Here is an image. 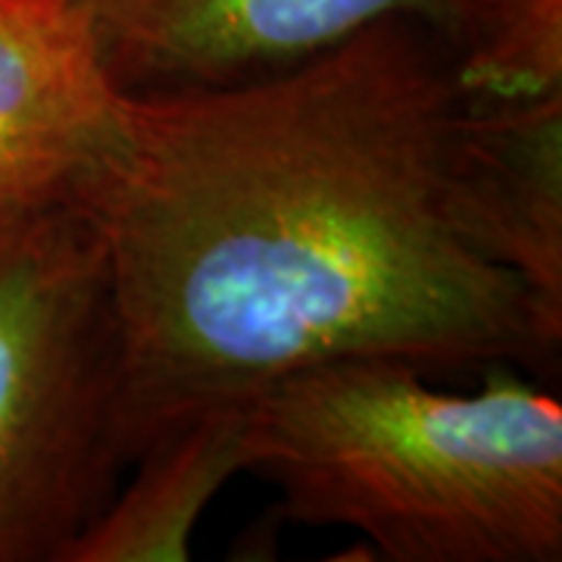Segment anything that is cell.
Returning a JSON list of instances; mask_svg holds the SVG:
<instances>
[{
    "instance_id": "8992f818",
    "label": "cell",
    "mask_w": 562,
    "mask_h": 562,
    "mask_svg": "<svg viewBox=\"0 0 562 562\" xmlns=\"http://www.w3.org/2000/svg\"><path fill=\"white\" fill-rule=\"evenodd\" d=\"M472 181L497 260L562 306V88L479 98Z\"/></svg>"
},
{
    "instance_id": "6da1fadb",
    "label": "cell",
    "mask_w": 562,
    "mask_h": 562,
    "mask_svg": "<svg viewBox=\"0 0 562 562\" xmlns=\"http://www.w3.org/2000/svg\"><path fill=\"white\" fill-rule=\"evenodd\" d=\"M475 94L409 16L284 69L122 101L72 191L122 331V443L347 357L547 366L562 306L506 269L472 181Z\"/></svg>"
},
{
    "instance_id": "ba28073f",
    "label": "cell",
    "mask_w": 562,
    "mask_h": 562,
    "mask_svg": "<svg viewBox=\"0 0 562 562\" xmlns=\"http://www.w3.org/2000/svg\"><path fill=\"white\" fill-rule=\"evenodd\" d=\"M465 91L525 98L562 88V0H441Z\"/></svg>"
},
{
    "instance_id": "277c9868",
    "label": "cell",
    "mask_w": 562,
    "mask_h": 562,
    "mask_svg": "<svg viewBox=\"0 0 562 562\" xmlns=\"http://www.w3.org/2000/svg\"><path fill=\"white\" fill-rule=\"evenodd\" d=\"M122 91L254 79L372 22L409 16L447 35L441 0H79Z\"/></svg>"
},
{
    "instance_id": "3957f363",
    "label": "cell",
    "mask_w": 562,
    "mask_h": 562,
    "mask_svg": "<svg viewBox=\"0 0 562 562\" xmlns=\"http://www.w3.org/2000/svg\"><path fill=\"white\" fill-rule=\"evenodd\" d=\"M125 465L101 235L76 194L0 198V562H66Z\"/></svg>"
},
{
    "instance_id": "7a4b0ae2",
    "label": "cell",
    "mask_w": 562,
    "mask_h": 562,
    "mask_svg": "<svg viewBox=\"0 0 562 562\" xmlns=\"http://www.w3.org/2000/svg\"><path fill=\"white\" fill-rule=\"evenodd\" d=\"M244 469L391 562L562 560V406L513 366L472 394L384 357L297 369L244 403Z\"/></svg>"
},
{
    "instance_id": "5b68a950",
    "label": "cell",
    "mask_w": 562,
    "mask_h": 562,
    "mask_svg": "<svg viewBox=\"0 0 562 562\" xmlns=\"http://www.w3.org/2000/svg\"><path fill=\"white\" fill-rule=\"evenodd\" d=\"M122 101L79 0H0V198L72 194L120 144Z\"/></svg>"
},
{
    "instance_id": "52a82bcc",
    "label": "cell",
    "mask_w": 562,
    "mask_h": 562,
    "mask_svg": "<svg viewBox=\"0 0 562 562\" xmlns=\"http://www.w3.org/2000/svg\"><path fill=\"white\" fill-rule=\"evenodd\" d=\"M138 472L72 541L66 562H184L203 509L244 472V403L203 409L147 443Z\"/></svg>"
}]
</instances>
